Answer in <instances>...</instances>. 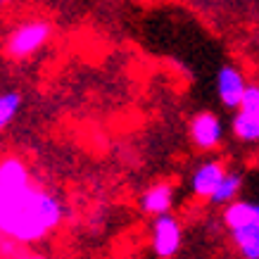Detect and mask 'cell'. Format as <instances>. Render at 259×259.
Wrapping results in <instances>:
<instances>
[{"label": "cell", "mask_w": 259, "mask_h": 259, "mask_svg": "<svg viewBox=\"0 0 259 259\" xmlns=\"http://www.w3.org/2000/svg\"><path fill=\"white\" fill-rule=\"evenodd\" d=\"M5 190V188H3ZM64 219V204L38 186L10 193L0 209V236L17 245L38 243Z\"/></svg>", "instance_id": "cell-1"}, {"label": "cell", "mask_w": 259, "mask_h": 259, "mask_svg": "<svg viewBox=\"0 0 259 259\" xmlns=\"http://www.w3.org/2000/svg\"><path fill=\"white\" fill-rule=\"evenodd\" d=\"M53 36V26L46 19H29L15 26L8 36L5 50L12 60H26V57L36 55L40 48L46 46Z\"/></svg>", "instance_id": "cell-2"}, {"label": "cell", "mask_w": 259, "mask_h": 259, "mask_svg": "<svg viewBox=\"0 0 259 259\" xmlns=\"http://www.w3.org/2000/svg\"><path fill=\"white\" fill-rule=\"evenodd\" d=\"M181 243H183V228H181V221L174 214H164V217H157L152 221L150 245H152L155 257L159 259L176 257V252L181 250Z\"/></svg>", "instance_id": "cell-3"}, {"label": "cell", "mask_w": 259, "mask_h": 259, "mask_svg": "<svg viewBox=\"0 0 259 259\" xmlns=\"http://www.w3.org/2000/svg\"><path fill=\"white\" fill-rule=\"evenodd\" d=\"M190 141L195 143L197 150H214L224 141V121L214 112H197L190 119Z\"/></svg>", "instance_id": "cell-4"}, {"label": "cell", "mask_w": 259, "mask_h": 259, "mask_svg": "<svg viewBox=\"0 0 259 259\" xmlns=\"http://www.w3.org/2000/svg\"><path fill=\"white\" fill-rule=\"evenodd\" d=\"M247 86L250 83L245 79V74L238 67H233V64H224L217 71V95H219L221 105L226 110H238L240 107Z\"/></svg>", "instance_id": "cell-5"}, {"label": "cell", "mask_w": 259, "mask_h": 259, "mask_svg": "<svg viewBox=\"0 0 259 259\" xmlns=\"http://www.w3.org/2000/svg\"><path fill=\"white\" fill-rule=\"evenodd\" d=\"M226 166L221 159H207L197 166L193 176H190V190L193 195L200 197V200H209L214 195V190L219 188V183L226 176Z\"/></svg>", "instance_id": "cell-6"}, {"label": "cell", "mask_w": 259, "mask_h": 259, "mask_svg": "<svg viewBox=\"0 0 259 259\" xmlns=\"http://www.w3.org/2000/svg\"><path fill=\"white\" fill-rule=\"evenodd\" d=\"M174 197H176V190H174V186L166 183V181H159L155 186H150L141 195L143 214H150V217H155V219H157V217H164V214H171Z\"/></svg>", "instance_id": "cell-7"}, {"label": "cell", "mask_w": 259, "mask_h": 259, "mask_svg": "<svg viewBox=\"0 0 259 259\" xmlns=\"http://www.w3.org/2000/svg\"><path fill=\"white\" fill-rule=\"evenodd\" d=\"M33 186L31 174H29V166L22 157H3L0 159V188L10 190V193H17V190H24Z\"/></svg>", "instance_id": "cell-8"}, {"label": "cell", "mask_w": 259, "mask_h": 259, "mask_svg": "<svg viewBox=\"0 0 259 259\" xmlns=\"http://www.w3.org/2000/svg\"><path fill=\"white\" fill-rule=\"evenodd\" d=\"M231 240L243 259H259V226L250 224L238 231H231Z\"/></svg>", "instance_id": "cell-9"}, {"label": "cell", "mask_w": 259, "mask_h": 259, "mask_svg": "<svg viewBox=\"0 0 259 259\" xmlns=\"http://www.w3.org/2000/svg\"><path fill=\"white\" fill-rule=\"evenodd\" d=\"M224 224L228 226V231H238V228L254 224V202L238 197L236 202H231L224 209Z\"/></svg>", "instance_id": "cell-10"}, {"label": "cell", "mask_w": 259, "mask_h": 259, "mask_svg": "<svg viewBox=\"0 0 259 259\" xmlns=\"http://www.w3.org/2000/svg\"><path fill=\"white\" fill-rule=\"evenodd\" d=\"M240 190H243V176L236 174V171H228L226 176H224V181L219 183V188L214 190V195L209 197V202L228 207L231 202H236L238 200Z\"/></svg>", "instance_id": "cell-11"}, {"label": "cell", "mask_w": 259, "mask_h": 259, "mask_svg": "<svg viewBox=\"0 0 259 259\" xmlns=\"http://www.w3.org/2000/svg\"><path fill=\"white\" fill-rule=\"evenodd\" d=\"M231 131L240 143H259V117L236 112L231 121Z\"/></svg>", "instance_id": "cell-12"}, {"label": "cell", "mask_w": 259, "mask_h": 259, "mask_svg": "<svg viewBox=\"0 0 259 259\" xmlns=\"http://www.w3.org/2000/svg\"><path fill=\"white\" fill-rule=\"evenodd\" d=\"M19 110H22V95L17 93V91L0 93V131H5L15 121Z\"/></svg>", "instance_id": "cell-13"}, {"label": "cell", "mask_w": 259, "mask_h": 259, "mask_svg": "<svg viewBox=\"0 0 259 259\" xmlns=\"http://www.w3.org/2000/svg\"><path fill=\"white\" fill-rule=\"evenodd\" d=\"M236 112H245V114H252V117H259V86L257 83H250L247 91L243 95V102Z\"/></svg>", "instance_id": "cell-14"}, {"label": "cell", "mask_w": 259, "mask_h": 259, "mask_svg": "<svg viewBox=\"0 0 259 259\" xmlns=\"http://www.w3.org/2000/svg\"><path fill=\"white\" fill-rule=\"evenodd\" d=\"M15 259H46V257H40V254H29V252H24V254H17Z\"/></svg>", "instance_id": "cell-15"}, {"label": "cell", "mask_w": 259, "mask_h": 259, "mask_svg": "<svg viewBox=\"0 0 259 259\" xmlns=\"http://www.w3.org/2000/svg\"><path fill=\"white\" fill-rule=\"evenodd\" d=\"M254 226H259V202H254Z\"/></svg>", "instance_id": "cell-16"}, {"label": "cell", "mask_w": 259, "mask_h": 259, "mask_svg": "<svg viewBox=\"0 0 259 259\" xmlns=\"http://www.w3.org/2000/svg\"><path fill=\"white\" fill-rule=\"evenodd\" d=\"M12 0H0V8H5V5H10Z\"/></svg>", "instance_id": "cell-17"}]
</instances>
